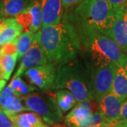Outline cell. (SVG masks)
I'll return each mask as SVG.
<instances>
[{
	"label": "cell",
	"mask_w": 127,
	"mask_h": 127,
	"mask_svg": "<svg viewBox=\"0 0 127 127\" xmlns=\"http://www.w3.org/2000/svg\"><path fill=\"white\" fill-rule=\"evenodd\" d=\"M51 95L54 97L56 103L62 114L68 112L69 109L73 107L77 102L72 93L66 89L57 90L55 93H51Z\"/></svg>",
	"instance_id": "obj_18"
},
{
	"label": "cell",
	"mask_w": 127,
	"mask_h": 127,
	"mask_svg": "<svg viewBox=\"0 0 127 127\" xmlns=\"http://www.w3.org/2000/svg\"><path fill=\"white\" fill-rule=\"evenodd\" d=\"M3 0H0V4H1V1H2Z\"/></svg>",
	"instance_id": "obj_34"
},
{
	"label": "cell",
	"mask_w": 127,
	"mask_h": 127,
	"mask_svg": "<svg viewBox=\"0 0 127 127\" xmlns=\"http://www.w3.org/2000/svg\"><path fill=\"white\" fill-rule=\"evenodd\" d=\"M28 110L38 114L44 122L50 125L62 122L63 114L58 107L51 93L49 94L31 93L21 97Z\"/></svg>",
	"instance_id": "obj_5"
},
{
	"label": "cell",
	"mask_w": 127,
	"mask_h": 127,
	"mask_svg": "<svg viewBox=\"0 0 127 127\" xmlns=\"http://www.w3.org/2000/svg\"><path fill=\"white\" fill-rule=\"evenodd\" d=\"M23 31L22 26L15 17L0 18V46L16 40Z\"/></svg>",
	"instance_id": "obj_13"
},
{
	"label": "cell",
	"mask_w": 127,
	"mask_h": 127,
	"mask_svg": "<svg viewBox=\"0 0 127 127\" xmlns=\"http://www.w3.org/2000/svg\"></svg>",
	"instance_id": "obj_37"
},
{
	"label": "cell",
	"mask_w": 127,
	"mask_h": 127,
	"mask_svg": "<svg viewBox=\"0 0 127 127\" xmlns=\"http://www.w3.org/2000/svg\"><path fill=\"white\" fill-rule=\"evenodd\" d=\"M56 73V66L48 62L28 69L25 76L32 84L42 91H47L54 88Z\"/></svg>",
	"instance_id": "obj_7"
},
{
	"label": "cell",
	"mask_w": 127,
	"mask_h": 127,
	"mask_svg": "<svg viewBox=\"0 0 127 127\" xmlns=\"http://www.w3.org/2000/svg\"><path fill=\"white\" fill-rule=\"evenodd\" d=\"M115 123L114 122L113 124H110V125H108V126H104V127H115Z\"/></svg>",
	"instance_id": "obj_32"
},
{
	"label": "cell",
	"mask_w": 127,
	"mask_h": 127,
	"mask_svg": "<svg viewBox=\"0 0 127 127\" xmlns=\"http://www.w3.org/2000/svg\"><path fill=\"white\" fill-rule=\"evenodd\" d=\"M80 37L81 52L85 55L87 66L97 68L116 63L122 65L126 53L109 37L91 28H76Z\"/></svg>",
	"instance_id": "obj_2"
},
{
	"label": "cell",
	"mask_w": 127,
	"mask_h": 127,
	"mask_svg": "<svg viewBox=\"0 0 127 127\" xmlns=\"http://www.w3.org/2000/svg\"><path fill=\"white\" fill-rule=\"evenodd\" d=\"M15 96L14 89L9 85L4 88L0 93V107L3 110L6 109L12 103Z\"/></svg>",
	"instance_id": "obj_23"
},
{
	"label": "cell",
	"mask_w": 127,
	"mask_h": 127,
	"mask_svg": "<svg viewBox=\"0 0 127 127\" xmlns=\"http://www.w3.org/2000/svg\"><path fill=\"white\" fill-rule=\"evenodd\" d=\"M25 32L36 33L42 26V11L39 0H31L26 9L15 16Z\"/></svg>",
	"instance_id": "obj_9"
},
{
	"label": "cell",
	"mask_w": 127,
	"mask_h": 127,
	"mask_svg": "<svg viewBox=\"0 0 127 127\" xmlns=\"http://www.w3.org/2000/svg\"><path fill=\"white\" fill-rule=\"evenodd\" d=\"M62 4L63 7L65 9H68L71 6H72L73 5L77 4L78 3H80L82 0H62Z\"/></svg>",
	"instance_id": "obj_28"
},
{
	"label": "cell",
	"mask_w": 127,
	"mask_h": 127,
	"mask_svg": "<svg viewBox=\"0 0 127 127\" xmlns=\"http://www.w3.org/2000/svg\"><path fill=\"white\" fill-rule=\"evenodd\" d=\"M126 10L127 11V8H126Z\"/></svg>",
	"instance_id": "obj_35"
},
{
	"label": "cell",
	"mask_w": 127,
	"mask_h": 127,
	"mask_svg": "<svg viewBox=\"0 0 127 127\" xmlns=\"http://www.w3.org/2000/svg\"><path fill=\"white\" fill-rule=\"evenodd\" d=\"M113 10L115 18H119L124 14L127 8V0H108Z\"/></svg>",
	"instance_id": "obj_25"
},
{
	"label": "cell",
	"mask_w": 127,
	"mask_h": 127,
	"mask_svg": "<svg viewBox=\"0 0 127 127\" xmlns=\"http://www.w3.org/2000/svg\"><path fill=\"white\" fill-rule=\"evenodd\" d=\"M111 93L124 101L127 98V72L117 64Z\"/></svg>",
	"instance_id": "obj_15"
},
{
	"label": "cell",
	"mask_w": 127,
	"mask_h": 127,
	"mask_svg": "<svg viewBox=\"0 0 127 127\" xmlns=\"http://www.w3.org/2000/svg\"><path fill=\"white\" fill-rule=\"evenodd\" d=\"M95 100H86L78 102L66 116L65 122L72 127H81L89 120L92 114L99 108Z\"/></svg>",
	"instance_id": "obj_10"
},
{
	"label": "cell",
	"mask_w": 127,
	"mask_h": 127,
	"mask_svg": "<svg viewBox=\"0 0 127 127\" xmlns=\"http://www.w3.org/2000/svg\"><path fill=\"white\" fill-rule=\"evenodd\" d=\"M16 127H44L40 116L35 112H25L9 117Z\"/></svg>",
	"instance_id": "obj_17"
},
{
	"label": "cell",
	"mask_w": 127,
	"mask_h": 127,
	"mask_svg": "<svg viewBox=\"0 0 127 127\" xmlns=\"http://www.w3.org/2000/svg\"><path fill=\"white\" fill-rule=\"evenodd\" d=\"M124 101L112 93L104 96L100 101L99 111L111 122L119 121Z\"/></svg>",
	"instance_id": "obj_12"
},
{
	"label": "cell",
	"mask_w": 127,
	"mask_h": 127,
	"mask_svg": "<svg viewBox=\"0 0 127 127\" xmlns=\"http://www.w3.org/2000/svg\"><path fill=\"white\" fill-rule=\"evenodd\" d=\"M109 37L114 40L124 53L127 54V11L116 18Z\"/></svg>",
	"instance_id": "obj_14"
},
{
	"label": "cell",
	"mask_w": 127,
	"mask_h": 127,
	"mask_svg": "<svg viewBox=\"0 0 127 127\" xmlns=\"http://www.w3.org/2000/svg\"><path fill=\"white\" fill-rule=\"evenodd\" d=\"M31 0H3L0 4V18L15 17L23 12Z\"/></svg>",
	"instance_id": "obj_16"
},
{
	"label": "cell",
	"mask_w": 127,
	"mask_h": 127,
	"mask_svg": "<svg viewBox=\"0 0 127 127\" xmlns=\"http://www.w3.org/2000/svg\"><path fill=\"white\" fill-rule=\"evenodd\" d=\"M116 65V63H112L97 68L87 66L89 73L88 86L91 100L99 103L104 96L111 93Z\"/></svg>",
	"instance_id": "obj_6"
},
{
	"label": "cell",
	"mask_w": 127,
	"mask_h": 127,
	"mask_svg": "<svg viewBox=\"0 0 127 127\" xmlns=\"http://www.w3.org/2000/svg\"><path fill=\"white\" fill-rule=\"evenodd\" d=\"M115 127H127V119L117 121L115 123Z\"/></svg>",
	"instance_id": "obj_29"
},
{
	"label": "cell",
	"mask_w": 127,
	"mask_h": 127,
	"mask_svg": "<svg viewBox=\"0 0 127 127\" xmlns=\"http://www.w3.org/2000/svg\"><path fill=\"white\" fill-rule=\"evenodd\" d=\"M9 86L14 89L15 94L18 97H23L36 89L34 86L27 84L20 76L13 77Z\"/></svg>",
	"instance_id": "obj_21"
},
{
	"label": "cell",
	"mask_w": 127,
	"mask_h": 127,
	"mask_svg": "<svg viewBox=\"0 0 127 127\" xmlns=\"http://www.w3.org/2000/svg\"><path fill=\"white\" fill-rule=\"evenodd\" d=\"M42 11V26L61 23L63 14L62 0H39Z\"/></svg>",
	"instance_id": "obj_11"
},
{
	"label": "cell",
	"mask_w": 127,
	"mask_h": 127,
	"mask_svg": "<svg viewBox=\"0 0 127 127\" xmlns=\"http://www.w3.org/2000/svg\"><path fill=\"white\" fill-rule=\"evenodd\" d=\"M1 79H4V78H3V73H2V71H1V70L0 69V80H1Z\"/></svg>",
	"instance_id": "obj_33"
},
{
	"label": "cell",
	"mask_w": 127,
	"mask_h": 127,
	"mask_svg": "<svg viewBox=\"0 0 127 127\" xmlns=\"http://www.w3.org/2000/svg\"><path fill=\"white\" fill-rule=\"evenodd\" d=\"M6 80L4 79H1L0 80V93L1 92L3 91V88H4V86H6Z\"/></svg>",
	"instance_id": "obj_31"
},
{
	"label": "cell",
	"mask_w": 127,
	"mask_h": 127,
	"mask_svg": "<svg viewBox=\"0 0 127 127\" xmlns=\"http://www.w3.org/2000/svg\"><path fill=\"white\" fill-rule=\"evenodd\" d=\"M39 32L41 45L48 62L56 66L76 58L81 52L78 33L65 18L58 24L42 26Z\"/></svg>",
	"instance_id": "obj_1"
},
{
	"label": "cell",
	"mask_w": 127,
	"mask_h": 127,
	"mask_svg": "<svg viewBox=\"0 0 127 127\" xmlns=\"http://www.w3.org/2000/svg\"><path fill=\"white\" fill-rule=\"evenodd\" d=\"M89 73L78 59L60 64L57 68L54 90L66 89L74 95L77 102L91 100L89 93Z\"/></svg>",
	"instance_id": "obj_4"
},
{
	"label": "cell",
	"mask_w": 127,
	"mask_h": 127,
	"mask_svg": "<svg viewBox=\"0 0 127 127\" xmlns=\"http://www.w3.org/2000/svg\"><path fill=\"white\" fill-rule=\"evenodd\" d=\"M0 127H16L12 121L0 107Z\"/></svg>",
	"instance_id": "obj_26"
},
{
	"label": "cell",
	"mask_w": 127,
	"mask_h": 127,
	"mask_svg": "<svg viewBox=\"0 0 127 127\" xmlns=\"http://www.w3.org/2000/svg\"><path fill=\"white\" fill-rule=\"evenodd\" d=\"M47 127V126H46V127Z\"/></svg>",
	"instance_id": "obj_36"
},
{
	"label": "cell",
	"mask_w": 127,
	"mask_h": 127,
	"mask_svg": "<svg viewBox=\"0 0 127 127\" xmlns=\"http://www.w3.org/2000/svg\"><path fill=\"white\" fill-rule=\"evenodd\" d=\"M127 119V98L124 101L119 120Z\"/></svg>",
	"instance_id": "obj_27"
},
{
	"label": "cell",
	"mask_w": 127,
	"mask_h": 127,
	"mask_svg": "<svg viewBox=\"0 0 127 127\" xmlns=\"http://www.w3.org/2000/svg\"><path fill=\"white\" fill-rule=\"evenodd\" d=\"M35 33H32L31 32H24L18 37V41H17V54H18L17 59L18 60L22 58V57L29 50L35 39Z\"/></svg>",
	"instance_id": "obj_20"
},
{
	"label": "cell",
	"mask_w": 127,
	"mask_h": 127,
	"mask_svg": "<svg viewBox=\"0 0 127 127\" xmlns=\"http://www.w3.org/2000/svg\"><path fill=\"white\" fill-rule=\"evenodd\" d=\"M121 66H122L123 68H124V69L127 71V55H126V56H125L124 59V61H123L122 64V65H121Z\"/></svg>",
	"instance_id": "obj_30"
},
{
	"label": "cell",
	"mask_w": 127,
	"mask_h": 127,
	"mask_svg": "<svg viewBox=\"0 0 127 127\" xmlns=\"http://www.w3.org/2000/svg\"><path fill=\"white\" fill-rule=\"evenodd\" d=\"M21 98L18 96H15L14 100L12 103L9 105L6 109H4L3 111L4 112L5 114L8 116H12V115H16L17 114L20 113L23 111H28V109L26 107H24L21 102Z\"/></svg>",
	"instance_id": "obj_24"
},
{
	"label": "cell",
	"mask_w": 127,
	"mask_h": 127,
	"mask_svg": "<svg viewBox=\"0 0 127 127\" xmlns=\"http://www.w3.org/2000/svg\"><path fill=\"white\" fill-rule=\"evenodd\" d=\"M114 122H109L108 119L104 117V115L100 111H98L92 114L89 120L81 127H102L108 126Z\"/></svg>",
	"instance_id": "obj_22"
},
{
	"label": "cell",
	"mask_w": 127,
	"mask_h": 127,
	"mask_svg": "<svg viewBox=\"0 0 127 127\" xmlns=\"http://www.w3.org/2000/svg\"><path fill=\"white\" fill-rule=\"evenodd\" d=\"M47 63H48V59L41 45L40 32H37L35 33V39L31 47L22 57L20 65L16 70V72L15 73L14 77L21 76L29 68Z\"/></svg>",
	"instance_id": "obj_8"
},
{
	"label": "cell",
	"mask_w": 127,
	"mask_h": 127,
	"mask_svg": "<svg viewBox=\"0 0 127 127\" xmlns=\"http://www.w3.org/2000/svg\"><path fill=\"white\" fill-rule=\"evenodd\" d=\"M64 18L75 28H91L108 37L116 20L108 0H82Z\"/></svg>",
	"instance_id": "obj_3"
},
{
	"label": "cell",
	"mask_w": 127,
	"mask_h": 127,
	"mask_svg": "<svg viewBox=\"0 0 127 127\" xmlns=\"http://www.w3.org/2000/svg\"><path fill=\"white\" fill-rule=\"evenodd\" d=\"M17 57V53L1 56V58L0 59V69L3 73V78L6 81L10 78V76L15 68L16 63L18 61Z\"/></svg>",
	"instance_id": "obj_19"
}]
</instances>
